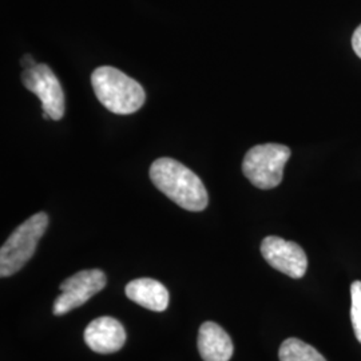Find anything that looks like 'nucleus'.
Segmentation results:
<instances>
[{
	"label": "nucleus",
	"instance_id": "f257e3e1",
	"mask_svg": "<svg viewBox=\"0 0 361 361\" xmlns=\"http://www.w3.org/2000/svg\"><path fill=\"white\" fill-rule=\"evenodd\" d=\"M155 188L178 207L189 212H202L209 204L207 188L189 168L173 158H158L150 168Z\"/></svg>",
	"mask_w": 361,
	"mask_h": 361
},
{
	"label": "nucleus",
	"instance_id": "7ed1b4c3",
	"mask_svg": "<svg viewBox=\"0 0 361 361\" xmlns=\"http://www.w3.org/2000/svg\"><path fill=\"white\" fill-rule=\"evenodd\" d=\"M49 226L44 212L34 214L20 224L0 249V276L10 277L20 271L34 256L39 240Z\"/></svg>",
	"mask_w": 361,
	"mask_h": 361
},
{
	"label": "nucleus",
	"instance_id": "423d86ee",
	"mask_svg": "<svg viewBox=\"0 0 361 361\" xmlns=\"http://www.w3.org/2000/svg\"><path fill=\"white\" fill-rule=\"evenodd\" d=\"M106 274L99 269L80 271L61 284V295L56 297L52 312L55 316H63L70 310L86 304L106 286Z\"/></svg>",
	"mask_w": 361,
	"mask_h": 361
},
{
	"label": "nucleus",
	"instance_id": "0eeeda50",
	"mask_svg": "<svg viewBox=\"0 0 361 361\" xmlns=\"http://www.w3.org/2000/svg\"><path fill=\"white\" fill-rule=\"evenodd\" d=\"M261 255L271 268L292 279H301L308 269V258L304 249L296 243L276 235L262 240Z\"/></svg>",
	"mask_w": 361,
	"mask_h": 361
},
{
	"label": "nucleus",
	"instance_id": "f8f14e48",
	"mask_svg": "<svg viewBox=\"0 0 361 361\" xmlns=\"http://www.w3.org/2000/svg\"><path fill=\"white\" fill-rule=\"evenodd\" d=\"M350 322L355 336L361 344V281L350 285Z\"/></svg>",
	"mask_w": 361,
	"mask_h": 361
},
{
	"label": "nucleus",
	"instance_id": "4468645a",
	"mask_svg": "<svg viewBox=\"0 0 361 361\" xmlns=\"http://www.w3.org/2000/svg\"><path fill=\"white\" fill-rule=\"evenodd\" d=\"M38 63L34 61V58L28 54V55H25L23 56V59H22V66H23V68L26 70V68H30V67H34V66H37Z\"/></svg>",
	"mask_w": 361,
	"mask_h": 361
},
{
	"label": "nucleus",
	"instance_id": "20e7f679",
	"mask_svg": "<svg viewBox=\"0 0 361 361\" xmlns=\"http://www.w3.org/2000/svg\"><path fill=\"white\" fill-rule=\"evenodd\" d=\"M289 157L290 149L285 145H257L246 153L243 171L252 185L262 190H269L281 183Z\"/></svg>",
	"mask_w": 361,
	"mask_h": 361
},
{
	"label": "nucleus",
	"instance_id": "9d476101",
	"mask_svg": "<svg viewBox=\"0 0 361 361\" xmlns=\"http://www.w3.org/2000/svg\"><path fill=\"white\" fill-rule=\"evenodd\" d=\"M126 296L143 308L154 312H164L169 305L166 286L153 279H137L130 281L125 289Z\"/></svg>",
	"mask_w": 361,
	"mask_h": 361
},
{
	"label": "nucleus",
	"instance_id": "1a4fd4ad",
	"mask_svg": "<svg viewBox=\"0 0 361 361\" xmlns=\"http://www.w3.org/2000/svg\"><path fill=\"white\" fill-rule=\"evenodd\" d=\"M197 345L204 361H229L234 352L231 336L213 322L201 325Z\"/></svg>",
	"mask_w": 361,
	"mask_h": 361
},
{
	"label": "nucleus",
	"instance_id": "9b49d317",
	"mask_svg": "<svg viewBox=\"0 0 361 361\" xmlns=\"http://www.w3.org/2000/svg\"><path fill=\"white\" fill-rule=\"evenodd\" d=\"M280 361H326L323 355L300 338H286L279 352Z\"/></svg>",
	"mask_w": 361,
	"mask_h": 361
},
{
	"label": "nucleus",
	"instance_id": "ddd939ff",
	"mask_svg": "<svg viewBox=\"0 0 361 361\" xmlns=\"http://www.w3.org/2000/svg\"><path fill=\"white\" fill-rule=\"evenodd\" d=\"M352 47L356 52V55L361 59V25L356 28V31L353 32L352 37Z\"/></svg>",
	"mask_w": 361,
	"mask_h": 361
},
{
	"label": "nucleus",
	"instance_id": "39448f33",
	"mask_svg": "<svg viewBox=\"0 0 361 361\" xmlns=\"http://www.w3.org/2000/svg\"><path fill=\"white\" fill-rule=\"evenodd\" d=\"M22 82L27 90L34 92L40 102L43 113L52 121H59L65 116V92L61 82L51 68L44 63L23 70Z\"/></svg>",
	"mask_w": 361,
	"mask_h": 361
},
{
	"label": "nucleus",
	"instance_id": "f03ea898",
	"mask_svg": "<svg viewBox=\"0 0 361 361\" xmlns=\"http://www.w3.org/2000/svg\"><path fill=\"white\" fill-rule=\"evenodd\" d=\"M91 85L98 101L113 114H133L146 101L141 83L111 66L95 68L91 75Z\"/></svg>",
	"mask_w": 361,
	"mask_h": 361
},
{
	"label": "nucleus",
	"instance_id": "6e6552de",
	"mask_svg": "<svg viewBox=\"0 0 361 361\" xmlns=\"http://www.w3.org/2000/svg\"><path fill=\"white\" fill-rule=\"evenodd\" d=\"M85 343L87 347L102 355L116 353L126 343V331L114 317H98L85 329Z\"/></svg>",
	"mask_w": 361,
	"mask_h": 361
}]
</instances>
